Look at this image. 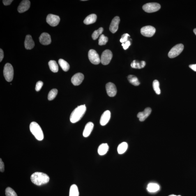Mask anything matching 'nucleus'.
<instances>
[{"label": "nucleus", "instance_id": "obj_5", "mask_svg": "<svg viewBox=\"0 0 196 196\" xmlns=\"http://www.w3.org/2000/svg\"><path fill=\"white\" fill-rule=\"evenodd\" d=\"M183 49L184 45L182 44H178L176 45L169 51L168 53L169 57L170 58L177 57L182 52Z\"/></svg>", "mask_w": 196, "mask_h": 196}, {"label": "nucleus", "instance_id": "obj_36", "mask_svg": "<svg viewBox=\"0 0 196 196\" xmlns=\"http://www.w3.org/2000/svg\"><path fill=\"white\" fill-rule=\"evenodd\" d=\"M131 42L130 41V40H128V41L125 42V43H122V45L123 46V48L125 50H126V49L128 48L131 45Z\"/></svg>", "mask_w": 196, "mask_h": 196}, {"label": "nucleus", "instance_id": "obj_7", "mask_svg": "<svg viewBox=\"0 0 196 196\" xmlns=\"http://www.w3.org/2000/svg\"><path fill=\"white\" fill-rule=\"evenodd\" d=\"M113 57V54L110 50L107 49L104 51L101 57V62L102 64L107 65L110 63Z\"/></svg>", "mask_w": 196, "mask_h": 196}, {"label": "nucleus", "instance_id": "obj_6", "mask_svg": "<svg viewBox=\"0 0 196 196\" xmlns=\"http://www.w3.org/2000/svg\"><path fill=\"white\" fill-rule=\"evenodd\" d=\"M142 8L145 11L148 13H152L159 10L160 8V6L158 3H150L144 5Z\"/></svg>", "mask_w": 196, "mask_h": 196}, {"label": "nucleus", "instance_id": "obj_19", "mask_svg": "<svg viewBox=\"0 0 196 196\" xmlns=\"http://www.w3.org/2000/svg\"><path fill=\"white\" fill-rule=\"evenodd\" d=\"M93 128H94V124L93 123L91 122L88 123L86 125L83 132V136L85 137H89L92 132Z\"/></svg>", "mask_w": 196, "mask_h": 196}, {"label": "nucleus", "instance_id": "obj_30", "mask_svg": "<svg viewBox=\"0 0 196 196\" xmlns=\"http://www.w3.org/2000/svg\"><path fill=\"white\" fill-rule=\"evenodd\" d=\"M58 90L56 89H54L51 90L49 92L48 96V98L49 101L54 100L56 98L58 94Z\"/></svg>", "mask_w": 196, "mask_h": 196}, {"label": "nucleus", "instance_id": "obj_39", "mask_svg": "<svg viewBox=\"0 0 196 196\" xmlns=\"http://www.w3.org/2000/svg\"><path fill=\"white\" fill-rule=\"evenodd\" d=\"M4 52L2 49H0V62L2 61V60L4 58Z\"/></svg>", "mask_w": 196, "mask_h": 196}, {"label": "nucleus", "instance_id": "obj_13", "mask_svg": "<svg viewBox=\"0 0 196 196\" xmlns=\"http://www.w3.org/2000/svg\"><path fill=\"white\" fill-rule=\"evenodd\" d=\"M30 5V2L29 0H24L21 2L17 8V11L20 13L26 12L29 9Z\"/></svg>", "mask_w": 196, "mask_h": 196}, {"label": "nucleus", "instance_id": "obj_1", "mask_svg": "<svg viewBox=\"0 0 196 196\" xmlns=\"http://www.w3.org/2000/svg\"><path fill=\"white\" fill-rule=\"evenodd\" d=\"M32 182L37 186L46 184L49 181V178L47 174L42 172H35L31 176Z\"/></svg>", "mask_w": 196, "mask_h": 196}, {"label": "nucleus", "instance_id": "obj_8", "mask_svg": "<svg viewBox=\"0 0 196 196\" xmlns=\"http://www.w3.org/2000/svg\"><path fill=\"white\" fill-rule=\"evenodd\" d=\"M88 58L90 61L93 64L97 65L100 63L101 59L96 51L94 49H91L88 52Z\"/></svg>", "mask_w": 196, "mask_h": 196}, {"label": "nucleus", "instance_id": "obj_27", "mask_svg": "<svg viewBox=\"0 0 196 196\" xmlns=\"http://www.w3.org/2000/svg\"><path fill=\"white\" fill-rule=\"evenodd\" d=\"M128 79L129 82L131 84L135 86H138L140 84L138 79L135 76L133 75H129Z\"/></svg>", "mask_w": 196, "mask_h": 196}, {"label": "nucleus", "instance_id": "obj_11", "mask_svg": "<svg viewBox=\"0 0 196 196\" xmlns=\"http://www.w3.org/2000/svg\"><path fill=\"white\" fill-rule=\"evenodd\" d=\"M106 89L107 95L110 97L115 96L117 93L116 86L112 82L107 83L106 85Z\"/></svg>", "mask_w": 196, "mask_h": 196}, {"label": "nucleus", "instance_id": "obj_35", "mask_svg": "<svg viewBox=\"0 0 196 196\" xmlns=\"http://www.w3.org/2000/svg\"><path fill=\"white\" fill-rule=\"evenodd\" d=\"M43 83L42 81H39L37 82L35 87V90L37 92L39 91L40 89H41L42 86H43Z\"/></svg>", "mask_w": 196, "mask_h": 196}, {"label": "nucleus", "instance_id": "obj_37", "mask_svg": "<svg viewBox=\"0 0 196 196\" xmlns=\"http://www.w3.org/2000/svg\"><path fill=\"white\" fill-rule=\"evenodd\" d=\"M5 170V165L2 159H0V171L1 172H3Z\"/></svg>", "mask_w": 196, "mask_h": 196}, {"label": "nucleus", "instance_id": "obj_12", "mask_svg": "<svg viewBox=\"0 0 196 196\" xmlns=\"http://www.w3.org/2000/svg\"><path fill=\"white\" fill-rule=\"evenodd\" d=\"M84 79L83 74L81 73H76L73 76L71 79V82L73 85L78 86L80 85Z\"/></svg>", "mask_w": 196, "mask_h": 196}, {"label": "nucleus", "instance_id": "obj_23", "mask_svg": "<svg viewBox=\"0 0 196 196\" xmlns=\"http://www.w3.org/2000/svg\"><path fill=\"white\" fill-rule=\"evenodd\" d=\"M159 185L155 183H150L148 185L147 190L148 191L151 193L158 191L160 190Z\"/></svg>", "mask_w": 196, "mask_h": 196}, {"label": "nucleus", "instance_id": "obj_41", "mask_svg": "<svg viewBox=\"0 0 196 196\" xmlns=\"http://www.w3.org/2000/svg\"><path fill=\"white\" fill-rule=\"evenodd\" d=\"M194 31V33H195V35H196V29H194V31Z\"/></svg>", "mask_w": 196, "mask_h": 196}, {"label": "nucleus", "instance_id": "obj_40", "mask_svg": "<svg viewBox=\"0 0 196 196\" xmlns=\"http://www.w3.org/2000/svg\"><path fill=\"white\" fill-rule=\"evenodd\" d=\"M189 67L194 71L196 72V64L190 65Z\"/></svg>", "mask_w": 196, "mask_h": 196}, {"label": "nucleus", "instance_id": "obj_33", "mask_svg": "<svg viewBox=\"0 0 196 196\" xmlns=\"http://www.w3.org/2000/svg\"><path fill=\"white\" fill-rule=\"evenodd\" d=\"M5 194L6 196H17L15 191L10 187H8L6 188Z\"/></svg>", "mask_w": 196, "mask_h": 196}, {"label": "nucleus", "instance_id": "obj_21", "mask_svg": "<svg viewBox=\"0 0 196 196\" xmlns=\"http://www.w3.org/2000/svg\"><path fill=\"white\" fill-rule=\"evenodd\" d=\"M97 18V15L96 14H92L88 15L85 19L84 21V23L86 25L93 24L96 22Z\"/></svg>", "mask_w": 196, "mask_h": 196}, {"label": "nucleus", "instance_id": "obj_25", "mask_svg": "<svg viewBox=\"0 0 196 196\" xmlns=\"http://www.w3.org/2000/svg\"><path fill=\"white\" fill-rule=\"evenodd\" d=\"M59 63L61 67L64 71H68L70 69V66L69 64L66 61L63 59H60L59 60Z\"/></svg>", "mask_w": 196, "mask_h": 196}, {"label": "nucleus", "instance_id": "obj_22", "mask_svg": "<svg viewBox=\"0 0 196 196\" xmlns=\"http://www.w3.org/2000/svg\"><path fill=\"white\" fill-rule=\"evenodd\" d=\"M145 65L146 62L145 61H139L135 60L132 63L131 66L133 68L141 69L144 68L145 66Z\"/></svg>", "mask_w": 196, "mask_h": 196}, {"label": "nucleus", "instance_id": "obj_28", "mask_svg": "<svg viewBox=\"0 0 196 196\" xmlns=\"http://www.w3.org/2000/svg\"><path fill=\"white\" fill-rule=\"evenodd\" d=\"M79 193L78 188L76 185L74 184L70 186L69 196H79Z\"/></svg>", "mask_w": 196, "mask_h": 196}, {"label": "nucleus", "instance_id": "obj_32", "mask_svg": "<svg viewBox=\"0 0 196 196\" xmlns=\"http://www.w3.org/2000/svg\"><path fill=\"white\" fill-rule=\"evenodd\" d=\"M108 39L103 34H102L98 40V44L100 45H106L108 41Z\"/></svg>", "mask_w": 196, "mask_h": 196}, {"label": "nucleus", "instance_id": "obj_31", "mask_svg": "<svg viewBox=\"0 0 196 196\" xmlns=\"http://www.w3.org/2000/svg\"><path fill=\"white\" fill-rule=\"evenodd\" d=\"M104 29L103 28L100 27L98 30L95 31L92 35V38L93 40H96L100 35H101L103 32Z\"/></svg>", "mask_w": 196, "mask_h": 196}, {"label": "nucleus", "instance_id": "obj_34", "mask_svg": "<svg viewBox=\"0 0 196 196\" xmlns=\"http://www.w3.org/2000/svg\"><path fill=\"white\" fill-rule=\"evenodd\" d=\"M130 37V35L128 33H125L122 36L120 40V42L122 43H124L128 40L129 37Z\"/></svg>", "mask_w": 196, "mask_h": 196}, {"label": "nucleus", "instance_id": "obj_4", "mask_svg": "<svg viewBox=\"0 0 196 196\" xmlns=\"http://www.w3.org/2000/svg\"><path fill=\"white\" fill-rule=\"evenodd\" d=\"M3 74L7 82H11L13 80L14 69L11 64L8 63L5 64L3 70Z\"/></svg>", "mask_w": 196, "mask_h": 196}, {"label": "nucleus", "instance_id": "obj_2", "mask_svg": "<svg viewBox=\"0 0 196 196\" xmlns=\"http://www.w3.org/2000/svg\"><path fill=\"white\" fill-rule=\"evenodd\" d=\"M86 110L85 105H81L74 109L70 114V120L72 123L77 122L82 119Z\"/></svg>", "mask_w": 196, "mask_h": 196}, {"label": "nucleus", "instance_id": "obj_10", "mask_svg": "<svg viewBox=\"0 0 196 196\" xmlns=\"http://www.w3.org/2000/svg\"><path fill=\"white\" fill-rule=\"evenodd\" d=\"M46 21L49 25L52 27H55L59 24L60 18L58 15L49 14L47 15Z\"/></svg>", "mask_w": 196, "mask_h": 196}, {"label": "nucleus", "instance_id": "obj_20", "mask_svg": "<svg viewBox=\"0 0 196 196\" xmlns=\"http://www.w3.org/2000/svg\"><path fill=\"white\" fill-rule=\"evenodd\" d=\"M109 146L106 143L101 144L98 149V153L100 155H104L106 154L108 151Z\"/></svg>", "mask_w": 196, "mask_h": 196}, {"label": "nucleus", "instance_id": "obj_3", "mask_svg": "<svg viewBox=\"0 0 196 196\" xmlns=\"http://www.w3.org/2000/svg\"><path fill=\"white\" fill-rule=\"evenodd\" d=\"M30 129L31 133L37 140H43L44 137L43 132L41 127L38 123L35 122H32L30 125Z\"/></svg>", "mask_w": 196, "mask_h": 196}, {"label": "nucleus", "instance_id": "obj_42", "mask_svg": "<svg viewBox=\"0 0 196 196\" xmlns=\"http://www.w3.org/2000/svg\"><path fill=\"white\" fill-rule=\"evenodd\" d=\"M169 196H181V195H169Z\"/></svg>", "mask_w": 196, "mask_h": 196}, {"label": "nucleus", "instance_id": "obj_29", "mask_svg": "<svg viewBox=\"0 0 196 196\" xmlns=\"http://www.w3.org/2000/svg\"><path fill=\"white\" fill-rule=\"evenodd\" d=\"M153 86L154 90L157 94L159 95L160 94V83L157 80L153 81Z\"/></svg>", "mask_w": 196, "mask_h": 196}, {"label": "nucleus", "instance_id": "obj_38", "mask_svg": "<svg viewBox=\"0 0 196 196\" xmlns=\"http://www.w3.org/2000/svg\"><path fill=\"white\" fill-rule=\"evenodd\" d=\"M12 1V0H3V3L5 6H8L11 4Z\"/></svg>", "mask_w": 196, "mask_h": 196}, {"label": "nucleus", "instance_id": "obj_14", "mask_svg": "<svg viewBox=\"0 0 196 196\" xmlns=\"http://www.w3.org/2000/svg\"><path fill=\"white\" fill-rule=\"evenodd\" d=\"M120 20V17L118 16L115 17L113 19L109 27V30L112 33H115L118 30Z\"/></svg>", "mask_w": 196, "mask_h": 196}, {"label": "nucleus", "instance_id": "obj_24", "mask_svg": "<svg viewBox=\"0 0 196 196\" xmlns=\"http://www.w3.org/2000/svg\"><path fill=\"white\" fill-rule=\"evenodd\" d=\"M128 148V144L126 142H123L119 144L117 148V151L120 154H123L127 151Z\"/></svg>", "mask_w": 196, "mask_h": 196}, {"label": "nucleus", "instance_id": "obj_17", "mask_svg": "<svg viewBox=\"0 0 196 196\" xmlns=\"http://www.w3.org/2000/svg\"><path fill=\"white\" fill-rule=\"evenodd\" d=\"M111 114L109 110L105 111L102 114L100 118V123L102 126H105L109 122L110 119Z\"/></svg>", "mask_w": 196, "mask_h": 196}, {"label": "nucleus", "instance_id": "obj_16", "mask_svg": "<svg viewBox=\"0 0 196 196\" xmlns=\"http://www.w3.org/2000/svg\"><path fill=\"white\" fill-rule=\"evenodd\" d=\"M151 112V109L148 107L145 109L142 112H140L137 114V117L139 118V121H144L149 116Z\"/></svg>", "mask_w": 196, "mask_h": 196}, {"label": "nucleus", "instance_id": "obj_15", "mask_svg": "<svg viewBox=\"0 0 196 196\" xmlns=\"http://www.w3.org/2000/svg\"><path fill=\"white\" fill-rule=\"evenodd\" d=\"M39 39L40 43L43 45H48L51 43V36L48 33H42Z\"/></svg>", "mask_w": 196, "mask_h": 196}, {"label": "nucleus", "instance_id": "obj_9", "mask_svg": "<svg viewBox=\"0 0 196 196\" xmlns=\"http://www.w3.org/2000/svg\"><path fill=\"white\" fill-rule=\"evenodd\" d=\"M156 30L154 27L151 26H145L141 28V33L143 36L147 37H151L154 35Z\"/></svg>", "mask_w": 196, "mask_h": 196}, {"label": "nucleus", "instance_id": "obj_26", "mask_svg": "<svg viewBox=\"0 0 196 196\" xmlns=\"http://www.w3.org/2000/svg\"><path fill=\"white\" fill-rule=\"evenodd\" d=\"M48 65L49 68L52 72L56 73L59 70V67L55 61H50L49 62Z\"/></svg>", "mask_w": 196, "mask_h": 196}, {"label": "nucleus", "instance_id": "obj_18", "mask_svg": "<svg viewBox=\"0 0 196 196\" xmlns=\"http://www.w3.org/2000/svg\"><path fill=\"white\" fill-rule=\"evenodd\" d=\"M35 46L34 41L30 35H28L26 37L24 41V46L25 48L30 50L32 49Z\"/></svg>", "mask_w": 196, "mask_h": 196}]
</instances>
